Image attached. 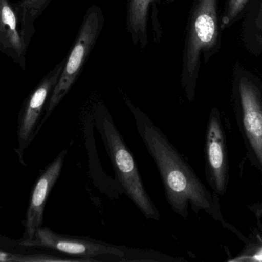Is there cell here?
<instances>
[{
	"label": "cell",
	"instance_id": "1",
	"mask_svg": "<svg viewBox=\"0 0 262 262\" xmlns=\"http://www.w3.org/2000/svg\"><path fill=\"white\" fill-rule=\"evenodd\" d=\"M127 105L135 121L137 132L158 169L166 201L172 210L187 220L190 204L195 212H210L213 201L196 174L163 131L130 102Z\"/></svg>",
	"mask_w": 262,
	"mask_h": 262
},
{
	"label": "cell",
	"instance_id": "2",
	"mask_svg": "<svg viewBox=\"0 0 262 262\" xmlns=\"http://www.w3.org/2000/svg\"><path fill=\"white\" fill-rule=\"evenodd\" d=\"M94 119L124 193L147 219L160 221V212L145 189L137 163L108 109L104 105H97L94 109Z\"/></svg>",
	"mask_w": 262,
	"mask_h": 262
},
{
	"label": "cell",
	"instance_id": "3",
	"mask_svg": "<svg viewBox=\"0 0 262 262\" xmlns=\"http://www.w3.org/2000/svg\"><path fill=\"white\" fill-rule=\"evenodd\" d=\"M218 0H194L186 26L180 84L192 101L202 63H206L218 43Z\"/></svg>",
	"mask_w": 262,
	"mask_h": 262
},
{
	"label": "cell",
	"instance_id": "4",
	"mask_svg": "<svg viewBox=\"0 0 262 262\" xmlns=\"http://www.w3.org/2000/svg\"><path fill=\"white\" fill-rule=\"evenodd\" d=\"M104 23V16L101 7L93 5L88 9L70 55L64 63L58 83L51 94L40 128L72 89L101 35Z\"/></svg>",
	"mask_w": 262,
	"mask_h": 262
},
{
	"label": "cell",
	"instance_id": "5",
	"mask_svg": "<svg viewBox=\"0 0 262 262\" xmlns=\"http://www.w3.org/2000/svg\"><path fill=\"white\" fill-rule=\"evenodd\" d=\"M18 246L26 248H42L61 252L69 256L94 261L101 255H114L127 261L131 249L94 239L89 237L61 235L48 227H40L32 238H23Z\"/></svg>",
	"mask_w": 262,
	"mask_h": 262
},
{
	"label": "cell",
	"instance_id": "6",
	"mask_svg": "<svg viewBox=\"0 0 262 262\" xmlns=\"http://www.w3.org/2000/svg\"><path fill=\"white\" fill-rule=\"evenodd\" d=\"M64 65V62L60 63L42 80L31 94L20 112L17 130L18 146L15 151L23 163L24 151L27 149L39 130L41 112L49 95L52 94L55 85L58 83Z\"/></svg>",
	"mask_w": 262,
	"mask_h": 262
},
{
	"label": "cell",
	"instance_id": "7",
	"mask_svg": "<svg viewBox=\"0 0 262 262\" xmlns=\"http://www.w3.org/2000/svg\"><path fill=\"white\" fill-rule=\"evenodd\" d=\"M66 154L67 149L61 151L43 171L34 186L24 221L25 238H32L37 230L42 226L46 203L59 178Z\"/></svg>",
	"mask_w": 262,
	"mask_h": 262
},
{
	"label": "cell",
	"instance_id": "8",
	"mask_svg": "<svg viewBox=\"0 0 262 262\" xmlns=\"http://www.w3.org/2000/svg\"><path fill=\"white\" fill-rule=\"evenodd\" d=\"M239 93L243 112V123L252 149L262 166V106L254 85L242 78Z\"/></svg>",
	"mask_w": 262,
	"mask_h": 262
},
{
	"label": "cell",
	"instance_id": "9",
	"mask_svg": "<svg viewBox=\"0 0 262 262\" xmlns=\"http://www.w3.org/2000/svg\"><path fill=\"white\" fill-rule=\"evenodd\" d=\"M206 153L208 178L217 192H223L226 183L224 141L220 120L215 112H212L208 123Z\"/></svg>",
	"mask_w": 262,
	"mask_h": 262
},
{
	"label": "cell",
	"instance_id": "10",
	"mask_svg": "<svg viewBox=\"0 0 262 262\" xmlns=\"http://www.w3.org/2000/svg\"><path fill=\"white\" fill-rule=\"evenodd\" d=\"M158 0H128L127 29L135 46L144 49L149 43L148 19L152 5Z\"/></svg>",
	"mask_w": 262,
	"mask_h": 262
},
{
	"label": "cell",
	"instance_id": "11",
	"mask_svg": "<svg viewBox=\"0 0 262 262\" xmlns=\"http://www.w3.org/2000/svg\"><path fill=\"white\" fill-rule=\"evenodd\" d=\"M0 47L21 56L25 50L15 12L9 0H0Z\"/></svg>",
	"mask_w": 262,
	"mask_h": 262
},
{
	"label": "cell",
	"instance_id": "12",
	"mask_svg": "<svg viewBox=\"0 0 262 262\" xmlns=\"http://www.w3.org/2000/svg\"><path fill=\"white\" fill-rule=\"evenodd\" d=\"M249 0H229L224 16L222 20V29L230 25L243 10Z\"/></svg>",
	"mask_w": 262,
	"mask_h": 262
},
{
	"label": "cell",
	"instance_id": "13",
	"mask_svg": "<svg viewBox=\"0 0 262 262\" xmlns=\"http://www.w3.org/2000/svg\"><path fill=\"white\" fill-rule=\"evenodd\" d=\"M158 6L157 3L152 5L150 11L151 24H152V35L155 43H159L161 38V26L158 18Z\"/></svg>",
	"mask_w": 262,
	"mask_h": 262
},
{
	"label": "cell",
	"instance_id": "14",
	"mask_svg": "<svg viewBox=\"0 0 262 262\" xmlns=\"http://www.w3.org/2000/svg\"><path fill=\"white\" fill-rule=\"evenodd\" d=\"M49 1L50 0H25L24 7L34 16L41 12Z\"/></svg>",
	"mask_w": 262,
	"mask_h": 262
},
{
	"label": "cell",
	"instance_id": "15",
	"mask_svg": "<svg viewBox=\"0 0 262 262\" xmlns=\"http://www.w3.org/2000/svg\"><path fill=\"white\" fill-rule=\"evenodd\" d=\"M255 212L256 215H261L262 216V207H258L255 209Z\"/></svg>",
	"mask_w": 262,
	"mask_h": 262
},
{
	"label": "cell",
	"instance_id": "16",
	"mask_svg": "<svg viewBox=\"0 0 262 262\" xmlns=\"http://www.w3.org/2000/svg\"><path fill=\"white\" fill-rule=\"evenodd\" d=\"M167 1V3H172V2L175 1V0H166Z\"/></svg>",
	"mask_w": 262,
	"mask_h": 262
}]
</instances>
